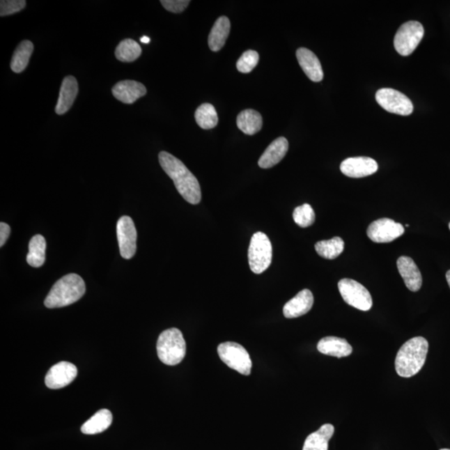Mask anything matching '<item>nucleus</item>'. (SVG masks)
<instances>
[{
  "label": "nucleus",
  "instance_id": "f704fd0d",
  "mask_svg": "<svg viewBox=\"0 0 450 450\" xmlns=\"http://www.w3.org/2000/svg\"><path fill=\"white\" fill-rule=\"evenodd\" d=\"M140 41H141V43L143 44H148L150 42V39L147 36H143L140 39Z\"/></svg>",
  "mask_w": 450,
  "mask_h": 450
},
{
  "label": "nucleus",
  "instance_id": "f3484780",
  "mask_svg": "<svg viewBox=\"0 0 450 450\" xmlns=\"http://www.w3.org/2000/svg\"><path fill=\"white\" fill-rule=\"evenodd\" d=\"M296 57L307 77L313 82H320L324 78V72L316 55L307 48H300Z\"/></svg>",
  "mask_w": 450,
  "mask_h": 450
},
{
  "label": "nucleus",
  "instance_id": "f8f14e48",
  "mask_svg": "<svg viewBox=\"0 0 450 450\" xmlns=\"http://www.w3.org/2000/svg\"><path fill=\"white\" fill-rule=\"evenodd\" d=\"M77 375V367L73 364L63 361L50 368L45 377V385L47 387L52 389L65 388L72 383Z\"/></svg>",
  "mask_w": 450,
  "mask_h": 450
},
{
  "label": "nucleus",
  "instance_id": "39448f33",
  "mask_svg": "<svg viewBox=\"0 0 450 450\" xmlns=\"http://www.w3.org/2000/svg\"><path fill=\"white\" fill-rule=\"evenodd\" d=\"M249 264L254 274H260L269 268L272 262V245L265 233H254L249 247Z\"/></svg>",
  "mask_w": 450,
  "mask_h": 450
},
{
  "label": "nucleus",
  "instance_id": "9b49d317",
  "mask_svg": "<svg viewBox=\"0 0 450 450\" xmlns=\"http://www.w3.org/2000/svg\"><path fill=\"white\" fill-rule=\"evenodd\" d=\"M405 228L393 219L384 218L375 220L367 229V235L375 243H389L404 235Z\"/></svg>",
  "mask_w": 450,
  "mask_h": 450
},
{
  "label": "nucleus",
  "instance_id": "7c9ffc66",
  "mask_svg": "<svg viewBox=\"0 0 450 450\" xmlns=\"http://www.w3.org/2000/svg\"><path fill=\"white\" fill-rule=\"evenodd\" d=\"M260 61V55L254 50L246 51L241 55L237 62V69L241 73L248 74L251 72L258 65Z\"/></svg>",
  "mask_w": 450,
  "mask_h": 450
},
{
  "label": "nucleus",
  "instance_id": "473e14b6",
  "mask_svg": "<svg viewBox=\"0 0 450 450\" xmlns=\"http://www.w3.org/2000/svg\"><path fill=\"white\" fill-rule=\"evenodd\" d=\"M160 3H162L165 10L179 14L188 7L190 1L189 0H162Z\"/></svg>",
  "mask_w": 450,
  "mask_h": 450
},
{
  "label": "nucleus",
  "instance_id": "4c0bfd02",
  "mask_svg": "<svg viewBox=\"0 0 450 450\" xmlns=\"http://www.w3.org/2000/svg\"><path fill=\"white\" fill-rule=\"evenodd\" d=\"M449 229H450V223H449Z\"/></svg>",
  "mask_w": 450,
  "mask_h": 450
},
{
  "label": "nucleus",
  "instance_id": "5701e85b",
  "mask_svg": "<svg viewBox=\"0 0 450 450\" xmlns=\"http://www.w3.org/2000/svg\"><path fill=\"white\" fill-rule=\"evenodd\" d=\"M237 126L242 132L254 135L260 132L263 126L261 114L254 109H245L237 117Z\"/></svg>",
  "mask_w": 450,
  "mask_h": 450
},
{
  "label": "nucleus",
  "instance_id": "4be33fe9",
  "mask_svg": "<svg viewBox=\"0 0 450 450\" xmlns=\"http://www.w3.org/2000/svg\"><path fill=\"white\" fill-rule=\"evenodd\" d=\"M334 433V427L332 424H324L320 430L307 437L303 450H328L329 441L332 438Z\"/></svg>",
  "mask_w": 450,
  "mask_h": 450
},
{
  "label": "nucleus",
  "instance_id": "c85d7f7f",
  "mask_svg": "<svg viewBox=\"0 0 450 450\" xmlns=\"http://www.w3.org/2000/svg\"><path fill=\"white\" fill-rule=\"evenodd\" d=\"M141 54V47L137 42L131 39L121 41L116 49V56L118 61L125 63L136 61Z\"/></svg>",
  "mask_w": 450,
  "mask_h": 450
},
{
  "label": "nucleus",
  "instance_id": "bb28decb",
  "mask_svg": "<svg viewBox=\"0 0 450 450\" xmlns=\"http://www.w3.org/2000/svg\"><path fill=\"white\" fill-rule=\"evenodd\" d=\"M345 242L341 237H334L329 240H322L316 245V250L318 256L327 260H334L343 251Z\"/></svg>",
  "mask_w": 450,
  "mask_h": 450
},
{
  "label": "nucleus",
  "instance_id": "c9c22d12",
  "mask_svg": "<svg viewBox=\"0 0 450 450\" xmlns=\"http://www.w3.org/2000/svg\"><path fill=\"white\" fill-rule=\"evenodd\" d=\"M447 282L449 284V286L450 288V270H449L447 272Z\"/></svg>",
  "mask_w": 450,
  "mask_h": 450
},
{
  "label": "nucleus",
  "instance_id": "6e6552de",
  "mask_svg": "<svg viewBox=\"0 0 450 450\" xmlns=\"http://www.w3.org/2000/svg\"><path fill=\"white\" fill-rule=\"evenodd\" d=\"M339 290L345 302L362 311L372 308L373 300L366 288L354 279H343L338 284Z\"/></svg>",
  "mask_w": 450,
  "mask_h": 450
},
{
  "label": "nucleus",
  "instance_id": "ddd939ff",
  "mask_svg": "<svg viewBox=\"0 0 450 450\" xmlns=\"http://www.w3.org/2000/svg\"><path fill=\"white\" fill-rule=\"evenodd\" d=\"M378 164L375 160L368 157H354L343 160L341 171L343 175L350 178H364L375 173L378 171Z\"/></svg>",
  "mask_w": 450,
  "mask_h": 450
},
{
  "label": "nucleus",
  "instance_id": "6ab92c4d",
  "mask_svg": "<svg viewBox=\"0 0 450 450\" xmlns=\"http://www.w3.org/2000/svg\"><path fill=\"white\" fill-rule=\"evenodd\" d=\"M288 142L286 138L279 137L272 142L258 160L262 169H270L281 161L287 154Z\"/></svg>",
  "mask_w": 450,
  "mask_h": 450
},
{
  "label": "nucleus",
  "instance_id": "423d86ee",
  "mask_svg": "<svg viewBox=\"0 0 450 450\" xmlns=\"http://www.w3.org/2000/svg\"><path fill=\"white\" fill-rule=\"evenodd\" d=\"M220 359L231 368L244 375L251 373L252 361L248 351L235 342H225L218 346Z\"/></svg>",
  "mask_w": 450,
  "mask_h": 450
},
{
  "label": "nucleus",
  "instance_id": "dca6fc26",
  "mask_svg": "<svg viewBox=\"0 0 450 450\" xmlns=\"http://www.w3.org/2000/svg\"><path fill=\"white\" fill-rule=\"evenodd\" d=\"M313 304V294L311 290L305 288L284 305V316L287 318H295L307 315L312 309Z\"/></svg>",
  "mask_w": 450,
  "mask_h": 450
},
{
  "label": "nucleus",
  "instance_id": "f257e3e1",
  "mask_svg": "<svg viewBox=\"0 0 450 450\" xmlns=\"http://www.w3.org/2000/svg\"><path fill=\"white\" fill-rule=\"evenodd\" d=\"M159 160L164 172L175 183L181 196L192 205H198L201 201V189L199 183L181 160L168 152L160 153Z\"/></svg>",
  "mask_w": 450,
  "mask_h": 450
},
{
  "label": "nucleus",
  "instance_id": "2eb2a0df",
  "mask_svg": "<svg viewBox=\"0 0 450 450\" xmlns=\"http://www.w3.org/2000/svg\"><path fill=\"white\" fill-rule=\"evenodd\" d=\"M397 267L405 286L410 291L417 292L422 286V275L411 258L401 256L398 258Z\"/></svg>",
  "mask_w": 450,
  "mask_h": 450
},
{
  "label": "nucleus",
  "instance_id": "7ed1b4c3",
  "mask_svg": "<svg viewBox=\"0 0 450 450\" xmlns=\"http://www.w3.org/2000/svg\"><path fill=\"white\" fill-rule=\"evenodd\" d=\"M86 290V284L79 274H67L54 284L46 297L45 305L49 309L68 307L82 299Z\"/></svg>",
  "mask_w": 450,
  "mask_h": 450
},
{
  "label": "nucleus",
  "instance_id": "1a4fd4ad",
  "mask_svg": "<svg viewBox=\"0 0 450 450\" xmlns=\"http://www.w3.org/2000/svg\"><path fill=\"white\" fill-rule=\"evenodd\" d=\"M377 103L389 113L408 116L414 111V105L404 93L393 88H381L375 95Z\"/></svg>",
  "mask_w": 450,
  "mask_h": 450
},
{
  "label": "nucleus",
  "instance_id": "0eeeda50",
  "mask_svg": "<svg viewBox=\"0 0 450 450\" xmlns=\"http://www.w3.org/2000/svg\"><path fill=\"white\" fill-rule=\"evenodd\" d=\"M424 35L421 24L417 21H409L398 29L394 40V48L402 56H409L417 48Z\"/></svg>",
  "mask_w": 450,
  "mask_h": 450
},
{
  "label": "nucleus",
  "instance_id": "b1692460",
  "mask_svg": "<svg viewBox=\"0 0 450 450\" xmlns=\"http://www.w3.org/2000/svg\"><path fill=\"white\" fill-rule=\"evenodd\" d=\"M113 415L108 410L98 411L82 427V431L86 435H96L104 432L111 426Z\"/></svg>",
  "mask_w": 450,
  "mask_h": 450
},
{
  "label": "nucleus",
  "instance_id": "aec40b11",
  "mask_svg": "<svg viewBox=\"0 0 450 450\" xmlns=\"http://www.w3.org/2000/svg\"><path fill=\"white\" fill-rule=\"evenodd\" d=\"M317 349L323 355L333 356V357H347L353 352V348L346 339L328 336L320 339L318 343Z\"/></svg>",
  "mask_w": 450,
  "mask_h": 450
},
{
  "label": "nucleus",
  "instance_id": "72a5a7b5",
  "mask_svg": "<svg viewBox=\"0 0 450 450\" xmlns=\"http://www.w3.org/2000/svg\"><path fill=\"white\" fill-rule=\"evenodd\" d=\"M10 235V227L6 223L0 224V247L6 245L8 236Z\"/></svg>",
  "mask_w": 450,
  "mask_h": 450
},
{
  "label": "nucleus",
  "instance_id": "20e7f679",
  "mask_svg": "<svg viewBox=\"0 0 450 450\" xmlns=\"http://www.w3.org/2000/svg\"><path fill=\"white\" fill-rule=\"evenodd\" d=\"M157 353L164 364H179L186 354V343L181 331L171 328L161 333L157 342Z\"/></svg>",
  "mask_w": 450,
  "mask_h": 450
},
{
  "label": "nucleus",
  "instance_id": "2f4dec72",
  "mask_svg": "<svg viewBox=\"0 0 450 450\" xmlns=\"http://www.w3.org/2000/svg\"><path fill=\"white\" fill-rule=\"evenodd\" d=\"M26 6V1L24 0H2L0 2V15L7 16L14 15L22 10Z\"/></svg>",
  "mask_w": 450,
  "mask_h": 450
},
{
  "label": "nucleus",
  "instance_id": "c756f323",
  "mask_svg": "<svg viewBox=\"0 0 450 450\" xmlns=\"http://www.w3.org/2000/svg\"><path fill=\"white\" fill-rule=\"evenodd\" d=\"M293 218L295 222L302 228H307L316 222V214L313 208L304 203V205L295 208L294 213H293Z\"/></svg>",
  "mask_w": 450,
  "mask_h": 450
},
{
  "label": "nucleus",
  "instance_id": "f03ea898",
  "mask_svg": "<svg viewBox=\"0 0 450 450\" xmlns=\"http://www.w3.org/2000/svg\"><path fill=\"white\" fill-rule=\"evenodd\" d=\"M428 350V343L423 337H414L405 343L396 359L398 375L403 378L417 375L426 363Z\"/></svg>",
  "mask_w": 450,
  "mask_h": 450
},
{
  "label": "nucleus",
  "instance_id": "a211bd4d",
  "mask_svg": "<svg viewBox=\"0 0 450 450\" xmlns=\"http://www.w3.org/2000/svg\"><path fill=\"white\" fill-rule=\"evenodd\" d=\"M79 86L77 80L74 76H67L63 80L61 91H59V100L55 112L59 116L65 114L72 107L77 97Z\"/></svg>",
  "mask_w": 450,
  "mask_h": 450
},
{
  "label": "nucleus",
  "instance_id": "393cba45",
  "mask_svg": "<svg viewBox=\"0 0 450 450\" xmlns=\"http://www.w3.org/2000/svg\"><path fill=\"white\" fill-rule=\"evenodd\" d=\"M33 51V45L29 40H24L17 47L10 63L11 70L15 73H21L26 69Z\"/></svg>",
  "mask_w": 450,
  "mask_h": 450
},
{
  "label": "nucleus",
  "instance_id": "412c9836",
  "mask_svg": "<svg viewBox=\"0 0 450 450\" xmlns=\"http://www.w3.org/2000/svg\"><path fill=\"white\" fill-rule=\"evenodd\" d=\"M231 21L226 16H222L216 20L209 36L210 49L218 52L223 48L231 32Z\"/></svg>",
  "mask_w": 450,
  "mask_h": 450
},
{
  "label": "nucleus",
  "instance_id": "a878e982",
  "mask_svg": "<svg viewBox=\"0 0 450 450\" xmlns=\"http://www.w3.org/2000/svg\"><path fill=\"white\" fill-rule=\"evenodd\" d=\"M46 241L43 236H33L29 244V253L26 261L29 265L39 268L45 262Z\"/></svg>",
  "mask_w": 450,
  "mask_h": 450
},
{
  "label": "nucleus",
  "instance_id": "9d476101",
  "mask_svg": "<svg viewBox=\"0 0 450 450\" xmlns=\"http://www.w3.org/2000/svg\"><path fill=\"white\" fill-rule=\"evenodd\" d=\"M117 237L121 256L130 260L137 249V231L133 219L129 216H123L117 223Z\"/></svg>",
  "mask_w": 450,
  "mask_h": 450
},
{
  "label": "nucleus",
  "instance_id": "cd10ccee",
  "mask_svg": "<svg viewBox=\"0 0 450 450\" xmlns=\"http://www.w3.org/2000/svg\"><path fill=\"white\" fill-rule=\"evenodd\" d=\"M195 121L203 130H211L217 126L219 118L217 112L211 104H203L195 112Z\"/></svg>",
  "mask_w": 450,
  "mask_h": 450
},
{
  "label": "nucleus",
  "instance_id": "e433bc0d",
  "mask_svg": "<svg viewBox=\"0 0 450 450\" xmlns=\"http://www.w3.org/2000/svg\"><path fill=\"white\" fill-rule=\"evenodd\" d=\"M440 450H450V449H440Z\"/></svg>",
  "mask_w": 450,
  "mask_h": 450
},
{
  "label": "nucleus",
  "instance_id": "4468645a",
  "mask_svg": "<svg viewBox=\"0 0 450 450\" xmlns=\"http://www.w3.org/2000/svg\"><path fill=\"white\" fill-rule=\"evenodd\" d=\"M147 90L143 84L134 80H123L112 88L114 98L122 103L131 104L146 95Z\"/></svg>",
  "mask_w": 450,
  "mask_h": 450
}]
</instances>
